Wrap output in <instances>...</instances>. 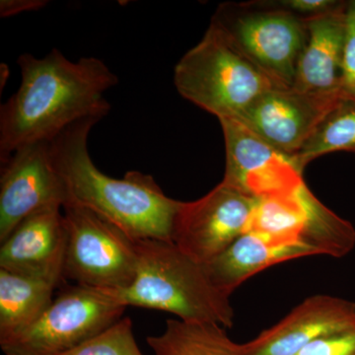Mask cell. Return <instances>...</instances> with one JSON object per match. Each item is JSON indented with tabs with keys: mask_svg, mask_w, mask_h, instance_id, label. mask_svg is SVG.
I'll return each instance as SVG.
<instances>
[{
	"mask_svg": "<svg viewBox=\"0 0 355 355\" xmlns=\"http://www.w3.org/2000/svg\"><path fill=\"white\" fill-rule=\"evenodd\" d=\"M17 64L19 88L0 108V162L20 147L51 142L77 121L109 114L105 93L119 79L99 58L72 62L53 49L42 58L23 53Z\"/></svg>",
	"mask_w": 355,
	"mask_h": 355,
	"instance_id": "1",
	"label": "cell"
},
{
	"mask_svg": "<svg viewBox=\"0 0 355 355\" xmlns=\"http://www.w3.org/2000/svg\"><path fill=\"white\" fill-rule=\"evenodd\" d=\"M100 121H77L51 141V157L64 181L67 203L92 210L135 241L173 242V225L181 202L166 196L150 175L128 171L123 179H114L100 171L88 151L89 135Z\"/></svg>",
	"mask_w": 355,
	"mask_h": 355,
	"instance_id": "2",
	"label": "cell"
},
{
	"mask_svg": "<svg viewBox=\"0 0 355 355\" xmlns=\"http://www.w3.org/2000/svg\"><path fill=\"white\" fill-rule=\"evenodd\" d=\"M137 268L132 286L108 291L121 305L163 311L193 323L234 324L230 297L209 279L205 265L173 242L137 241Z\"/></svg>",
	"mask_w": 355,
	"mask_h": 355,
	"instance_id": "3",
	"label": "cell"
},
{
	"mask_svg": "<svg viewBox=\"0 0 355 355\" xmlns=\"http://www.w3.org/2000/svg\"><path fill=\"white\" fill-rule=\"evenodd\" d=\"M174 83L182 97L219 121L236 120L277 87L210 25L202 41L178 62Z\"/></svg>",
	"mask_w": 355,
	"mask_h": 355,
	"instance_id": "4",
	"label": "cell"
},
{
	"mask_svg": "<svg viewBox=\"0 0 355 355\" xmlns=\"http://www.w3.org/2000/svg\"><path fill=\"white\" fill-rule=\"evenodd\" d=\"M210 26L279 88H292L307 38L306 20L272 0L224 2Z\"/></svg>",
	"mask_w": 355,
	"mask_h": 355,
	"instance_id": "5",
	"label": "cell"
},
{
	"mask_svg": "<svg viewBox=\"0 0 355 355\" xmlns=\"http://www.w3.org/2000/svg\"><path fill=\"white\" fill-rule=\"evenodd\" d=\"M125 308L108 291L67 286L31 326L0 347L6 355L64 354L120 321Z\"/></svg>",
	"mask_w": 355,
	"mask_h": 355,
	"instance_id": "6",
	"label": "cell"
},
{
	"mask_svg": "<svg viewBox=\"0 0 355 355\" xmlns=\"http://www.w3.org/2000/svg\"><path fill=\"white\" fill-rule=\"evenodd\" d=\"M64 277L77 286L120 291L132 286L137 268V241L92 210L67 203Z\"/></svg>",
	"mask_w": 355,
	"mask_h": 355,
	"instance_id": "7",
	"label": "cell"
},
{
	"mask_svg": "<svg viewBox=\"0 0 355 355\" xmlns=\"http://www.w3.org/2000/svg\"><path fill=\"white\" fill-rule=\"evenodd\" d=\"M257 198L221 182L205 197L180 203L172 241L202 265L220 256L246 232Z\"/></svg>",
	"mask_w": 355,
	"mask_h": 355,
	"instance_id": "8",
	"label": "cell"
},
{
	"mask_svg": "<svg viewBox=\"0 0 355 355\" xmlns=\"http://www.w3.org/2000/svg\"><path fill=\"white\" fill-rule=\"evenodd\" d=\"M50 144L38 142L20 147L0 162V242L26 217L67 203V190L51 157Z\"/></svg>",
	"mask_w": 355,
	"mask_h": 355,
	"instance_id": "9",
	"label": "cell"
},
{
	"mask_svg": "<svg viewBox=\"0 0 355 355\" xmlns=\"http://www.w3.org/2000/svg\"><path fill=\"white\" fill-rule=\"evenodd\" d=\"M340 98V93L319 94L273 87L236 121L273 148L292 157Z\"/></svg>",
	"mask_w": 355,
	"mask_h": 355,
	"instance_id": "10",
	"label": "cell"
},
{
	"mask_svg": "<svg viewBox=\"0 0 355 355\" xmlns=\"http://www.w3.org/2000/svg\"><path fill=\"white\" fill-rule=\"evenodd\" d=\"M225 174L222 182L257 198L297 193L302 173L291 157L266 144L236 120H222Z\"/></svg>",
	"mask_w": 355,
	"mask_h": 355,
	"instance_id": "11",
	"label": "cell"
},
{
	"mask_svg": "<svg viewBox=\"0 0 355 355\" xmlns=\"http://www.w3.org/2000/svg\"><path fill=\"white\" fill-rule=\"evenodd\" d=\"M355 327V303L335 296H310L272 328L241 345V355H297L328 334Z\"/></svg>",
	"mask_w": 355,
	"mask_h": 355,
	"instance_id": "12",
	"label": "cell"
},
{
	"mask_svg": "<svg viewBox=\"0 0 355 355\" xmlns=\"http://www.w3.org/2000/svg\"><path fill=\"white\" fill-rule=\"evenodd\" d=\"M67 223L62 207L35 212L20 222L0 247V268L64 280Z\"/></svg>",
	"mask_w": 355,
	"mask_h": 355,
	"instance_id": "13",
	"label": "cell"
},
{
	"mask_svg": "<svg viewBox=\"0 0 355 355\" xmlns=\"http://www.w3.org/2000/svg\"><path fill=\"white\" fill-rule=\"evenodd\" d=\"M347 1L306 20L307 38L299 57L292 88L319 94L340 93Z\"/></svg>",
	"mask_w": 355,
	"mask_h": 355,
	"instance_id": "14",
	"label": "cell"
},
{
	"mask_svg": "<svg viewBox=\"0 0 355 355\" xmlns=\"http://www.w3.org/2000/svg\"><path fill=\"white\" fill-rule=\"evenodd\" d=\"M316 254L306 243L272 242L247 231L205 266L212 284L230 297L238 287L261 270L284 261Z\"/></svg>",
	"mask_w": 355,
	"mask_h": 355,
	"instance_id": "15",
	"label": "cell"
},
{
	"mask_svg": "<svg viewBox=\"0 0 355 355\" xmlns=\"http://www.w3.org/2000/svg\"><path fill=\"white\" fill-rule=\"evenodd\" d=\"M62 282L0 268V342L31 326L51 304Z\"/></svg>",
	"mask_w": 355,
	"mask_h": 355,
	"instance_id": "16",
	"label": "cell"
},
{
	"mask_svg": "<svg viewBox=\"0 0 355 355\" xmlns=\"http://www.w3.org/2000/svg\"><path fill=\"white\" fill-rule=\"evenodd\" d=\"M146 342L154 355H241V345L218 324L168 320L165 331Z\"/></svg>",
	"mask_w": 355,
	"mask_h": 355,
	"instance_id": "17",
	"label": "cell"
},
{
	"mask_svg": "<svg viewBox=\"0 0 355 355\" xmlns=\"http://www.w3.org/2000/svg\"><path fill=\"white\" fill-rule=\"evenodd\" d=\"M305 184L293 195L257 198L247 231L272 242H303L309 245L305 239L309 218L302 195Z\"/></svg>",
	"mask_w": 355,
	"mask_h": 355,
	"instance_id": "18",
	"label": "cell"
},
{
	"mask_svg": "<svg viewBox=\"0 0 355 355\" xmlns=\"http://www.w3.org/2000/svg\"><path fill=\"white\" fill-rule=\"evenodd\" d=\"M345 151L355 154V101L340 98L297 153L291 157L301 173L321 156Z\"/></svg>",
	"mask_w": 355,
	"mask_h": 355,
	"instance_id": "19",
	"label": "cell"
},
{
	"mask_svg": "<svg viewBox=\"0 0 355 355\" xmlns=\"http://www.w3.org/2000/svg\"><path fill=\"white\" fill-rule=\"evenodd\" d=\"M60 355H144L137 345L130 318L123 317L106 331Z\"/></svg>",
	"mask_w": 355,
	"mask_h": 355,
	"instance_id": "20",
	"label": "cell"
},
{
	"mask_svg": "<svg viewBox=\"0 0 355 355\" xmlns=\"http://www.w3.org/2000/svg\"><path fill=\"white\" fill-rule=\"evenodd\" d=\"M340 94L355 101V0L347 1V34L343 50Z\"/></svg>",
	"mask_w": 355,
	"mask_h": 355,
	"instance_id": "21",
	"label": "cell"
},
{
	"mask_svg": "<svg viewBox=\"0 0 355 355\" xmlns=\"http://www.w3.org/2000/svg\"><path fill=\"white\" fill-rule=\"evenodd\" d=\"M297 355H355V327L321 336Z\"/></svg>",
	"mask_w": 355,
	"mask_h": 355,
	"instance_id": "22",
	"label": "cell"
},
{
	"mask_svg": "<svg viewBox=\"0 0 355 355\" xmlns=\"http://www.w3.org/2000/svg\"><path fill=\"white\" fill-rule=\"evenodd\" d=\"M275 6L307 20L333 10L340 6L338 0H272Z\"/></svg>",
	"mask_w": 355,
	"mask_h": 355,
	"instance_id": "23",
	"label": "cell"
},
{
	"mask_svg": "<svg viewBox=\"0 0 355 355\" xmlns=\"http://www.w3.org/2000/svg\"><path fill=\"white\" fill-rule=\"evenodd\" d=\"M46 0H1L0 1V16L10 17L23 12L38 11L48 6Z\"/></svg>",
	"mask_w": 355,
	"mask_h": 355,
	"instance_id": "24",
	"label": "cell"
}]
</instances>
